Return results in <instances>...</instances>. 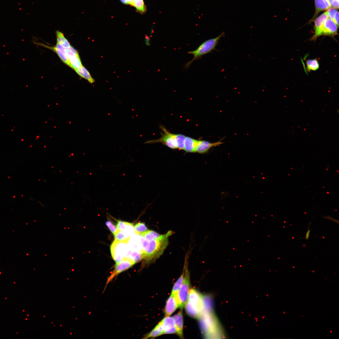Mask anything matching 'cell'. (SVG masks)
<instances>
[{
    "label": "cell",
    "mask_w": 339,
    "mask_h": 339,
    "mask_svg": "<svg viewBox=\"0 0 339 339\" xmlns=\"http://www.w3.org/2000/svg\"><path fill=\"white\" fill-rule=\"evenodd\" d=\"M336 0V1H338V2H339V0Z\"/></svg>",
    "instance_id": "d590c367"
},
{
    "label": "cell",
    "mask_w": 339,
    "mask_h": 339,
    "mask_svg": "<svg viewBox=\"0 0 339 339\" xmlns=\"http://www.w3.org/2000/svg\"><path fill=\"white\" fill-rule=\"evenodd\" d=\"M119 231H123L132 235L135 232L134 226L132 223L119 220L116 225Z\"/></svg>",
    "instance_id": "ac0fdd59"
},
{
    "label": "cell",
    "mask_w": 339,
    "mask_h": 339,
    "mask_svg": "<svg viewBox=\"0 0 339 339\" xmlns=\"http://www.w3.org/2000/svg\"><path fill=\"white\" fill-rule=\"evenodd\" d=\"M338 27L332 19L328 18L324 22L322 30V35L332 38L338 34Z\"/></svg>",
    "instance_id": "30bf717a"
},
{
    "label": "cell",
    "mask_w": 339,
    "mask_h": 339,
    "mask_svg": "<svg viewBox=\"0 0 339 339\" xmlns=\"http://www.w3.org/2000/svg\"><path fill=\"white\" fill-rule=\"evenodd\" d=\"M134 229L135 232L139 235H140L148 230L145 224L141 222L137 223L134 226Z\"/></svg>",
    "instance_id": "83f0119b"
},
{
    "label": "cell",
    "mask_w": 339,
    "mask_h": 339,
    "mask_svg": "<svg viewBox=\"0 0 339 339\" xmlns=\"http://www.w3.org/2000/svg\"><path fill=\"white\" fill-rule=\"evenodd\" d=\"M224 32H222L217 37L205 41L196 50L188 52V53L193 55L194 57L186 64L185 68H188L194 61L201 58L203 56L215 50L220 39L224 35Z\"/></svg>",
    "instance_id": "3957f363"
},
{
    "label": "cell",
    "mask_w": 339,
    "mask_h": 339,
    "mask_svg": "<svg viewBox=\"0 0 339 339\" xmlns=\"http://www.w3.org/2000/svg\"><path fill=\"white\" fill-rule=\"evenodd\" d=\"M203 297L196 289H190L185 306L187 314L195 318H199L203 311Z\"/></svg>",
    "instance_id": "7a4b0ae2"
},
{
    "label": "cell",
    "mask_w": 339,
    "mask_h": 339,
    "mask_svg": "<svg viewBox=\"0 0 339 339\" xmlns=\"http://www.w3.org/2000/svg\"><path fill=\"white\" fill-rule=\"evenodd\" d=\"M174 135L177 148L180 150H184V142L186 136L180 134H174Z\"/></svg>",
    "instance_id": "d4e9b609"
},
{
    "label": "cell",
    "mask_w": 339,
    "mask_h": 339,
    "mask_svg": "<svg viewBox=\"0 0 339 339\" xmlns=\"http://www.w3.org/2000/svg\"><path fill=\"white\" fill-rule=\"evenodd\" d=\"M164 334H174L176 333L174 321L173 317L165 316L161 321Z\"/></svg>",
    "instance_id": "5bb4252c"
},
{
    "label": "cell",
    "mask_w": 339,
    "mask_h": 339,
    "mask_svg": "<svg viewBox=\"0 0 339 339\" xmlns=\"http://www.w3.org/2000/svg\"><path fill=\"white\" fill-rule=\"evenodd\" d=\"M57 43L61 45L66 49H69L71 46L63 33L61 31L56 30V32Z\"/></svg>",
    "instance_id": "44dd1931"
},
{
    "label": "cell",
    "mask_w": 339,
    "mask_h": 339,
    "mask_svg": "<svg viewBox=\"0 0 339 339\" xmlns=\"http://www.w3.org/2000/svg\"><path fill=\"white\" fill-rule=\"evenodd\" d=\"M310 228H308V230L305 235L304 238L305 239L308 240L309 239L310 236Z\"/></svg>",
    "instance_id": "d6a6232c"
},
{
    "label": "cell",
    "mask_w": 339,
    "mask_h": 339,
    "mask_svg": "<svg viewBox=\"0 0 339 339\" xmlns=\"http://www.w3.org/2000/svg\"><path fill=\"white\" fill-rule=\"evenodd\" d=\"M306 70L308 72L315 71L318 70L320 67L318 60L316 59H308L306 62Z\"/></svg>",
    "instance_id": "7402d4cb"
},
{
    "label": "cell",
    "mask_w": 339,
    "mask_h": 339,
    "mask_svg": "<svg viewBox=\"0 0 339 339\" xmlns=\"http://www.w3.org/2000/svg\"><path fill=\"white\" fill-rule=\"evenodd\" d=\"M173 233V231H169L159 238L150 240H147L140 235L142 259L148 262L159 258L168 245L169 237Z\"/></svg>",
    "instance_id": "6da1fadb"
},
{
    "label": "cell",
    "mask_w": 339,
    "mask_h": 339,
    "mask_svg": "<svg viewBox=\"0 0 339 339\" xmlns=\"http://www.w3.org/2000/svg\"><path fill=\"white\" fill-rule=\"evenodd\" d=\"M134 7L137 11L141 13H143L146 11V8L143 0H135Z\"/></svg>",
    "instance_id": "4316f807"
},
{
    "label": "cell",
    "mask_w": 339,
    "mask_h": 339,
    "mask_svg": "<svg viewBox=\"0 0 339 339\" xmlns=\"http://www.w3.org/2000/svg\"><path fill=\"white\" fill-rule=\"evenodd\" d=\"M199 142V140L186 137L184 144V150L187 152L195 153Z\"/></svg>",
    "instance_id": "e0dca14e"
},
{
    "label": "cell",
    "mask_w": 339,
    "mask_h": 339,
    "mask_svg": "<svg viewBox=\"0 0 339 339\" xmlns=\"http://www.w3.org/2000/svg\"><path fill=\"white\" fill-rule=\"evenodd\" d=\"M66 51L70 67L75 70L83 66L77 50L71 46L69 49H66Z\"/></svg>",
    "instance_id": "ba28073f"
},
{
    "label": "cell",
    "mask_w": 339,
    "mask_h": 339,
    "mask_svg": "<svg viewBox=\"0 0 339 339\" xmlns=\"http://www.w3.org/2000/svg\"><path fill=\"white\" fill-rule=\"evenodd\" d=\"M163 334H164V330L160 321L151 331L144 336L143 338H153Z\"/></svg>",
    "instance_id": "ffe728a7"
},
{
    "label": "cell",
    "mask_w": 339,
    "mask_h": 339,
    "mask_svg": "<svg viewBox=\"0 0 339 339\" xmlns=\"http://www.w3.org/2000/svg\"><path fill=\"white\" fill-rule=\"evenodd\" d=\"M43 46L55 52L61 60L65 64L70 67L66 49L64 47L57 43L55 46L52 47L46 45H44Z\"/></svg>",
    "instance_id": "8fae6325"
},
{
    "label": "cell",
    "mask_w": 339,
    "mask_h": 339,
    "mask_svg": "<svg viewBox=\"0 0 339 339\" xmlns=\"http://www.w3.org/2000/svg\"><path fill=\"white\" fill-rule=\"evenodd\" d=\"M120 1L122 3H124V4H127V2H126V0H120Z\"/></svg>",
    "instance_id": "e575fe53"
},
{
    "label": "cell",
    "mask_w": 339,
    "mask_h": 339,
    "mask_svg": "<svg viewBox=\"0 0 339 339\" xmlns=\"http://www.w3.org/2000/svg\"><path fill=\"white\" fill-rule=\"evenodd\" d=\"M183 270L185 273L184 281L176 294L179 307L181 309L185 306L187 301L190 289L189 276L186 258L185 259Z\"/></svg>",
    "instance_id": "277c9868"
},
{
    "label": "cell",
    "mask_w": 339,
    "mask_h": 339,
    "mask_svg": "<svg viewBox=\"0 0 339 339\" xmlns=\"http://www.w3.org/2000/svg\"><path fill=\"white\" fill-rule=\"evenodd\" d=\"M135 263L133 261L126 257L124 258L120 261L116 263L112 273L107 279L106 287L115 277L130 268Z\"/></svg>",
    "instance_id": "52a82bcc"
},
{
    "label": "cell",
    "mask_w": 339,
    "mask_h": 339,
    "mask_svg": "<svg viewBox=\"0 0 339 339\" xmlns=\"http://www.w3.org/2000/svg\"><path fill=\"white\" fill-rule=\"evenodd\" d=\"M161 235L155 231L148 230L140 235L147 240H150L157 239L160 237Z\"/></svg>",
    "instance_id": "603a6c76"
},
{
    "label": "cell",
    "mask_w": 339,
    "mask_h": 339,
    "mask_svg": "<svg viewBox=\"0 0 339 339\" xmlns=\"http://www.w3.org/2000/svg\"><path fill=\"white\" fill-rule=\"evenodd\" d=\"M328 18L327 11H326L314 20V34L310 38L311 41H315L317 39L322 35V30L325 21Z\"/></svg>",
    "instance_id": "9c48e42d"
},
{
    "label": "cell",
    "mask_w": 339,
    "mask_h": 339,
    "mask_svg": "<svg viewBox=\"0 0 339 339\" xmlns=\"http://www.w3.org/2000/svg\"><path fill=\"white\" fill-rule=\"evenodd\" d=\"M160 126L163 132L161 133V137L158 139L148 140L144 143L152 144L160 143L171 148L177 149V145L174 134L170 132L164 126Z\"/></svg>",
    "instance_id": "8992f818"
},
{
    "label": "cell",
    "mask_w": 339,
    "mask_h": 339,
    "mask_svg": "<svg viewBox=\"0 0 339 339\" xmlns=\"http://www.w3.org/2000/svg\"><path fill=\"white\" fill-rule=\"evenodd\" d=\"M315 12L310 21H313L321 12L327 10L331 7L328 0H315Z\"/></svg>",
    "instance_id": "9a60e30c"
},
{
    "label": "cell",
    "mask_w": 339,
    "mask_h": 339,
    "mask_svg": "<svg viewBox=\"0 0 339 339\" xmlns=\"http://www.w3.org/2000/svg\"><path fill=\"white\" fill-rule=\"evenodd\" d=\"M223 143V142L219 140L214 143H210L204 140H199L196 150V152L200 153H204L207 152L212 148L218 146Z\"/></svg>",
    "instance_id": "4fadbf2b"
},
{
    "label": "cell",
    "mask_w": 339,
    "mask_h": 339,
    "mask_svg": "<svg viewBox=\"0 0 339 339\" xmlns=\"http://www.w3.org/2000/svg\"><path fill=\"white\" fill-rule=\"evenodd\" d=\"M175 322L176 333L181 338L183 337V317L182 311L180 310L173 317Z\"/></svg>",
    "instance_id": "2e32d148"
},
{
    "label": "cell",
    "mask_w": 339,
    "mask_h": 339,
    "mask_svg": "<svg viewBox=\"0 0 339 339\" xmlns=\"http://www.w3.org/2000/svg\"><path fill=\"white\" fill-rule=\"evenodd\" d=\"M105 224L114 235L119 231L117 227L111 221L107 220Z\"/></svg>",
    "instance_id": "f1b7e54d"
},
{
    "label": "cell",
    "mask_w": 339,
    "mask_h": 339,
    "mask_svg": "<svg viewBox=\"0 0 339 339\" xmlns=\"http://www.w3.org/2000/svg\"><path fill=\"white\" fill-rule=\"evenodd\" d=\"M337 11L336 9L330 7L327 10L328 18L333 20Z\"/></svg>",
    "instance_id": "f546056e"
},
{
    "label": "cell",
    "mask_w": 339,
    "mask_h": 339,
    "mask_svg": "<svg viewBox=\"0 0 339 339\" xmlns=\"http://www.w3.org/2000/svg\"><path fill=\"white\" fill-rule=\"evenodd\" d=\"M114 235L115 240L117 241L127 240L131 236L129 234L123 231H119Z\"/></svg>",
    "instance_id": "484cf974"
},
{
    "label": "cell",
    "mask_w": 339,
    "mask_h": 339,
    "mask_svg": "<svg viewBox=\"0 0 339 339\" xmlns=\"http://www.w3.org/2000/svg\"><path fill=\"white\" fill-rule=\"evenodd\" d=\"M128 240L121 241L114 240L111 245V255L116 263L126 257L129 250L127 243Z\"/></svg>",
    "instance_id": "5b68a950"
},
{
    "label": "cell",
    "mask_w": 339,
    "mask_h": 339,
    "mask_svg": "<svg viewBox=\"0 0 339 339\" xmlns=\"http://www.w3.org/2000/svg\"><path fill=\"white\" fill-rule=\"evenodd\" d=\"M331 7L336 9L339 8V2L335 0H328Z\"/></svg>",
    "instance_id": "4dcf8cb0"
},
{
    "label": "cell",
    "mask_w": 339,
    "mask_h": 339,
    "mask_svg": "<svg viewBox=\"0 0 339 339\" xmlns=\"http://www.w3.org/2000/svg\"><path fill=\"white\" fill-rule=\"evenodd\" d=\"M324 218L326 219H328L329 220H331L332 221H334V222H336L337 223V220L336 219H334V218H332V217H331L327 216H326V217H325Z\"/></svg>",
    "instance_id": "836d02e7"
},
{
    "label": "cell",
    "mask_w": 339,
    "mask_h": 339,
    "mask_svg": "<svg viewBox=\"0 0 339 339\" xmlns=\"http://www.w3.org/2000/svg\"><path fill=\"white\" fill-rule=\"evenodd\" d=\"M179 307L176 294H171L167 300L164 309L166 316H170Z\"/></svg>",
    "instance_id": "7c38bea8"
},
{
    "label": "cell",
    "mask_w": 339,
    "mask_h": 339,
    "mask_svg": "<svg viewBox=\"0 0 339 339\" xmlns=\"http://www.w3.org/2000/svg\"><path fill=\"white\" fill-rule=\"evenodd\" d=\"M184 274V271L183 270L182 273L175 283L171 294L174 295L177 294L183 282Z\"/></svg>",
    "instance_id": "cb8c5ba5"
},
{
    "label": "cell",
    "mask_w": 339,
    "mask_h": 339,
    "mask_svg": "<svg viewBox=\"0 0 339 339\" xmlns=\"http://www.w3.org/2000/svg\"><path fill=\"white\" fill-rule=\"evenodd\" d=\"M333 21L339 27V12L338 11L336 12Z\"/></svg>",
    "instance_id": "1f68e13d"
},
{
    "label": "cell",
    "mask_w": 339,
    "mask_h": 339,
    "mask_svg": "<svg viewBox=\"0 0 339 339\" xmlns=\"http://www.w3.org/2000/svg\"><path fill=\"white\" fill-rule=\"evenodd\" d=\"M75 71L80 76L87 80L90 83H93L95 82L89 72L83 66H82Z\"/></svg>",
    "instance_id": "d6986e66"
}]
</instances>
